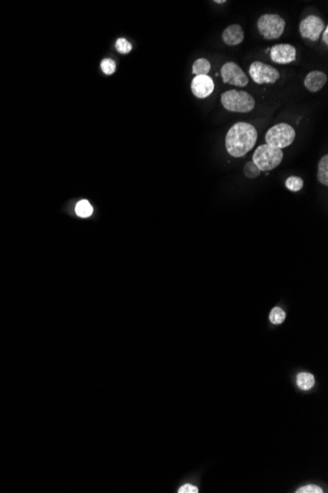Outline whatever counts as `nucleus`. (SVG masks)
<instances>
[{
  "label": "nucleus",
  "mask_w": 328,
  "mask_h": 493,
  "mask_svg": "<svg viewBox=\"0 0 328 493\" xmlns=\"http://www.w3.org/2000/svg\"><path fill=\"white\" fill-rule=\"evenodd\" d=\"M258 140L257 129L250 123H235L227 132L225 146L229 155L234 157H241L247 155Z\"/></svg>",
  "instance_id": "1"
},
{
  "label": "nucleus",
  "mask_w": 328,
  "mask_h": 493,
  "mask_svg": "<svg viewBox=\"0 0 328 493\" xmlns=\"http://www.w3.org/2000/svg\"><path fill=\"white\" fill-rule=\"evenodd\" d=\"M284 154L281 149L270 145H260L255 151L253 161L260 172H269L276 169L283 160Z\"/></svg>",
  "instance_id": "2"
},
{
  "label": "nucleus",
  "mask_w": 328,
  "mask_h": 493,
  "mask_svg": "<svg viewBox=\"0 0 328 493\" xmlns=\"http://www.w3.org/2000/svg\"><path fill=\"white\" fill-rule=\"evenodd\" d=\"M221 103L225 109L233 112L247 113L255 108V99L245 91L229 90L221 95Z\"/></svg>",
  "instance_id": "3"
},
{
  "label": "nucleus",
  "mask_w": 328,
  "mask_h": 493,
  "mask_svg": "<svg viewBox=\"0 0 328 493\" xmlns=\"http://www.w3.org/2000/svg\"><path fill=\"white\" fill-rule=\"evenodd\" d=\"M296 138L295 129L287 123H279L268 129L265 135L267 145L277 149H283L290 146Z\"/></svg>",
  "instance_id": "4"
},
{
  "label": "nucleus",
  "mask_w": 328,
  "mask_h": 493,
  "mask_svg": "<svg viewBox=\"0 0 328 493\" xmlns=\"http://www.w3.org/2000/svg\"><path fill=\"white\" fill-rule=\"evenodd\" d=\"M285 20L277 14H264L258 21V30L265 40H276L283 35Z\"/></svg>",
  "instance_id": "5"
},
{
  "label": "nucleus",
  "mask_w": 328,
  "mask_h": 493,
  "mask_svg": "<svg viewBox=\"0 0 328 493\" xmlns=\"http://www.w3.org/2000/svg\"><path fill=\"white\" fill-rule=\"evenodd\" d=\"M249 74L254 82L259 85L264 83L273 84L280 77V74L276 68L260 61H255L251 64Z\"/></svg>",
  "instance_id": "6"
},
{
  "label": "nucleus",
  "mask_w": 328,
  "mask_h": 493,
  "mask_svg": "<svg viewBox=\"0 0 328 493\" xmlns=\"http://www.w3.org/2000/svg\"><path fill=\"white\" fill-rule=\"evenodd\" d=\"M220 74L225 84H230L237 87H246L249 83V77L235 62L225 63L221 67Z\"/></svg>",
  "instance_id": "7"
},
{
  "label": "nucleus",
  "mask_w": 328,
  "mask_h": 493,
  "mask_svg": "<svg viewBox=\"0 0 328 493\" xmlns=\"http://www.w3.org/2000/svg\"><path fill=\"white\" fill-rule=\"evenodd\" d=\"M325 28L324 22L321 18L310 15L304 19L300 24L301 36L312 42H316Z\"/></svg>",
  "instance_id": "8"
},
{
  "label": "nucleus",
  "mask_w": 328,
  "mask_h": 493,
  "mask_svg": "<svg viewBox=\"0 0 328 493\" xmlns=\"http://www.w3.org/2000/svg\"><path fill=\"white\" fill-rule=\"evenodd\" d=\"M296 49L288 44L276 45L270 50L271 60L278 64H288L296 60Z\"/></svg>",
  "instance_id": "9"
},
{
  "label": "nucleus",
  "mask_w": 328,
  "mask_h": 493,
  "mask_svg": "<svg viewBox=\"0 0 328 493\" xmlns=\"http://www.w3.org/2000/svg\"><path fill=\"white\" fill-rule=\"evenodd\" d=\"M192 92L198 99L208 98L214 90V82L209 75L196 76L191 85Z\"/></svg>",
  "instance_id": "10"
},
{
  "label": "nucleus",
  "mask_w": 328,
  "mask_h": 493,
  "mask_svg": "<svg viewBox=\"0 0 328 493\" xmlns=\"http://www.w3.org/2000/svg\"><path fill=\"white\" fill-rule=\"evenodd\" d=\"M327 82V76L320 71H311L305 78V87L311 93L320 91Z\"/></svg>",
  "instance_id": "11"
},
{
  "label": "nucleus",
  "mask_w": 328,
  "mask_h": 493,
  "mask_svg": "<svg viewBox=\"0 0 328 493\" xmlns=\"http://www.w3.org/2000/svg\"><path fill=\"white\" fill-rule=\"evenodd\" d=\"M245 39L244 31L240 25L234 24L228 26L222 33V40L227 46L240 45Z\"/></svg>",
  "instance_id": "12"
},
{
  "label": "nucleus",
  "mask_w": 328,
  "mask_h": 493,
  "mask_svg": "<svg viewBox=\"0 0 328 493\" xmlns=\"http://www.w3.org/2000/svg\"><path fill=\"white\" fill-rule=\"evenodd\" d=\"M317 180L321 184H323L325 186L328 185V156L327 155L323 156L318 162Z\"/></svg>",
  "instance_id": "13"
},
{
  "label": "nucleus",
  "mask_w": 328,
  "mask_h": 493,
  "mask_svg": "<svg viewBox=\"0 0 328 493\" xmlns=\"http://www.w3.org/2000/svg\"><path fill=\"white\" fill-rule=\"evenodd\" d=\"M211 62L206 58H199L193 64V74L196 76L208 75L211 70Z\"/></svg>",
  "instance_id": "14"
},
{
  "label": "nucleus",
  "mask_w": 328,
  "mask_h": 493,
  "mask_svg": "<svg viewBox=\"0 0 328 493\" xmlns=\"http://www.w3.org/2000/svg\"><path fill=\"white\" fill-rule=\"evenodd\" d=\"M297 385L302 390H309L314 386V377L310 373H299L297 376Z\"/></svg>",
  "instance_id": "15"
},
{
  "label": "nucleus",
  "mask_w": 328,
  "mask_h": 493,
  "mask_svg": "<svg viewBox=\"0 0 328 493\" xmlns=\"http://www.w3.org/2000/svg\"><path fill=\"white\" fill-rule=\"evenodd\" d=\"M93 211H94V209H93L92 205L87 200L80 201L76 206V213L79 217H82V218L90 217L93 214Z\"/></svg>",
  "instance_id": "16"
},
{
  "label": "nucleus",
  "mask_w": 328,
  "mask_h": 493,
  "mask_svg": "<svg viewBox=\"0 0 328 493\" xmlns=\"http://www.w3.org/2000/svg\"><path fill=\"white\" fill-rule=\"evenodd\" d=\"M285 185L286 187L292 191V192H298L300 191L303 186H304V182L302 179L298 178V177H290L287 179L286 182H285Z\"/></svg>",
  "instance_id": "17"
},
{
  "label": "nucleus",
  "mask_w": 328,
  "mask_h": 493,
  "mask_svg": "<svg viewBox=\"0 0 328 493\" xmlns=\"http://www.w3.org/2000/svg\"><path fill=\"white\" fill-rule=\"evenodd\" d=\"M285 318H286V314H285L284 310L281 309L280 307H274L269 314V320L274 325H279V324L283 323Z\"/></svg>",
  "instance_id": "18"
},
{
  "label": "nucleus",
  "mask_w": 328,
  "mask_h": 493,
  "mask_svg": "<svg viewBox=\"0 0 328 493\" xmlns=\"http://www.w3.org/2000/svg\"><path fill=\"white\" fill-rule=\"evenodd\" d=\"M244 174L245 176L248 178V179H257L258 177H259V174H260V171L258 170V168L256 166L255 162L252 160V161H249L245 164V167H244Z\"/></svg>",
  "instance_id": "19"
},
{
  "label": "nucleus",
  "mask_w": 328,
  "mask_h": 493,
  "mask_svg": "<svg viewBox=\"0 0 328 493\" xmlns=\"http://www.w3.org/2000/svg\"><path fill=\"white\" fill-rule=\"evenodd\" d=\"M115 47H116L117 52H120V53H122V54H127V53H129V52L132 51V49H133V47H132L131 43H129L126 39H123V38L118 39V40L116 41V45H115Z\"/></svg>",
  "instance_id": "20"
},
{
  "label": "nucleus",
  "mask_w": 328,
  "mask_h": 493,
  "mask_svg": "<svg viewBox=\"0 0 328 493\" xmlns=\"http://www.w3.org/2000/svg\"><path fill=\"white\" fill-rule=\"evenodd\" d=\"M101 70L104 72V74L106 75H111L115 72L116 70V63L114 60L110 59V58H105L101 61Z\"/></svg>",
  "instance_id": "21"
},
{
  "label": "nucleus",
  "mask_w": 328,
  "mask_h": 493,
  "mask_svg": "<svg viewBox=\"0 0 328 493\" xmlns=\"http://www.w3.org/2000/svg\"><path fill=\"white\" fill-rule=\"evenodd\" d=\"M296 492L297 493H322L323 491L317 485L309 484V485H305V486H303V487L299 488Z\"/></svg>",
  "instance_id": "22"
},
{
  "label": "nucleus",
  "mask_w": 328,
  "mask_h": 493,
  "mask_svg": "<svg viewBox=\"0 0 328 493\" xmlns=\"http://www.w3.org/2000/svg\"><path fill=\"white\" fill-rule=\"evenodd\" d=\"M179 493H198L199 489L197 486H194L192 484H185L182 487L179 488L178 490Z\"/></svg>",
  "instance_id": "23"
},
{
  "label": "nucleus",
  "mask_w": 328,
  "mask_h": 493,
  "mask_svg": "<svg viewBox=\"0 0 328 493\" xmlns=\"http://www.w3.org/2000/svg\"><path fill=\"white\" fill-rule=\"evenodd\" d=\"M322 41L325 45H328V27L325 26L323 33H322Z\"/></svg>",
  "instance_id": "24"
},
{
  "label": "nucleus",
  "mask_w": 328,
  "mask_h": 493,
  "mask_svg": "<svg viewBox=\"0 0 328 493\" xmlns=\"http://www.w3.org/2000/svg\"><path fill=\"white\" fill-rule=\"evenodd\" d=\"M214 3H217V4L226 3V0H214Z\"/></svg>",
  "instance_id": "25"
}]
</instances>
